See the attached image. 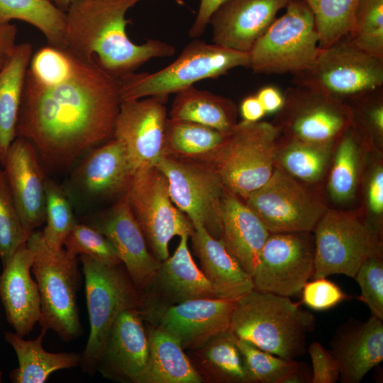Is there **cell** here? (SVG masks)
<instances>
[{"instance_id": "obj_32", "label": "cell", "mask_w": 383, "mask_h": 383, "mask_svg": "<svg viewBox=\"0 0 383 383\" xmlns=\"http://www.w3.org/2000/svg\"><path fill=\"white\" fill-rule=\"evenodd\" d=\"M32 55L30 43L16 44L9 61L0 70V162L16 137L18 111Z\"/></svg>"}, {"instance_id": "obj_47", "label": "cell", "mask_w": 383, "mask_h": 383, "mask_svg": "<svg viewBox=\"0 0 383 383\" xmlns=\"http://www.w3.org/2000/svg\"><path fill=\"white\" fill-rule=\"evenodd\" d=\"M301 292V301L309 309L317 311L332 309L348 298L335 283L326 277L308 281Z\"/></svg>"}, {"instance_id": "obj_46", "label": "cell", "mask_w": 383, "mask_h": 383, "mask_svg": "<svg viewBox=\"0 0 383 383\" xmlns=\"http://www.w3.org/2000/svg\"><path fill=\"white\" fill-rule=\"evenodd\" d=\"M367 218L365 222L379 236L382 232L383 167L381 162L374 164L367 172L365 187Z\"/></svg>"}, {"instance_id": "obj_48", "label": "cell", "mask_w": 383, "mask_h": 383, "mask_svg": "<svg viewBox=\"0 0 383 383\" xmlns=\"http://www.w3.org/2000/svg\"><path fill=\"white\" fill-rule=\"evenodd\" d=\"M312 366V383H335L339 380V368L331 353L318 342L308 348Z\"/></svg>"}, {"instance_id": "obj_5", "label": "cell", "mask_w": 383, "mask_h": 383, "mask_svg": "<svg viewBox=\"0 0 383 383\" xmlns=\"http://www.w3.org/2000/svg\"><path fill=\"white\" fill-rule=\"evenodd\" d=\"M249 55L195 38L176 60L153 73L132 72L118 79L121 101L169 96L205 79L238 67H248Z\"/></svg>"}, {"instance_id": "obj_34", "label": "cell", "mask_w": 383, "mask_h": 383, "mask_svg": "<svg viewBox=\"0 0 383 383\" xmlns=\"http://www.w3.org/2000/svg\"><path fill=\"white\" fill-rule=\"evenodd\" d=\"M12 20L38 28L48 45L67 50L66 13L48 0H0V25Z\"/></svg>"}, {"instance_id": "obj_17", "label": "cell", "mask_w": 383, "mask_h": 383, "mask_svg": "<svg viewBox=\"0 0 383 383\" xmlns=\"http://www.w3.org/2000/svg\"><path fill=\"white\" fill-rule=\"evenodd\" d=\"M91 226L114 247L126 270L138 290L145 289L160 262L150 252L145 235L129 205L127 194Z\"/></svg>"}, {"instance_id": "obj_33", "label": "cell", "mask_w": 383, "mask_h": 383, "mask_svg": "<svg viewBox=\"0 0 383 383\" xmlns=\"http://www.w3.org/2000/svg\"><path fill=\"white\" fill-rule=\"evenodd\" d=\"M368 145L353 126L336 142L328 180V193L333 201L345 203L355 197L362 169V150Z\"/></svg>"}, {"instance_id": "obj_54", "label": "cell", "mask_w": 383, "mask_h": 383, "mask_svg": "<svg viewBox=\"0 0 383 383\" xmlns=\"http://www.w3.org/2000/svg\"><path fill=\"white\" fill-rule=\"evenodd\" d=\"M65 12L67 10L72 0H48Z\"/></svg>"}, {"instance_id": "obj_25", "label": "cell", "mask_w": 383, "mask_h": 383, "mask_svg": "<svg viewBox=\"0 0 383 383\" xmlns=\"http://www.w3.org/2000/svg\"><path fill=\"white\" fill-rule=\"evenodd\" d=\"M135 172L123 143L113 138L93 148L76 170L75 179L89 196H122Z\"/></svg>"}, {"instance_id": "obj_4", "label": "cell", "mask_w": 383, "mask_h": 383, "mask_svg": "<svg viewBox=\"0 0 383 383\" xmlns=\"http://www.w3.org/2000/svg\"><path fill=\"white\" fill-rule=\"evenodd\" d=\"M26 245L34 255L31 271L40 297L39 324L54 331L63 341L78 338L82 328L77 304L80 280L77 258L64 248L49 247L41 231H33Z\"/></svg>"}, {"instance_id": "obj_40", "label": "cell", "mask_w": 383, "mask_h": 383, "mask_svg": "<svg viewBox=\"0 0 383 383\" xmlns=\"http://www.w3.org/2000/svg\"><path fill=\"white\" fill-rule=\"evenodd\" d=\"M45 213L46 225L41 231L42 238L49 247L60 250L76 221L68 198L50 179L45 184Z\"/></svg>"}, {"instance_id": "obj_19", "label": "cell", "mask_w": 383, "mask_h": 383, "mask_svg": "<svg viewBox=\"0 0 383 383\" xmlns=\"http://www.w3.org/2000/svg\"><path fill=\"white\" fill-rule=\"evenodd\" d=\"M289 0H226L209 25L213 43L248 53Z\"/></svg>"}, {"instance_id": "obj_23", "label": "cell", "mask_w": 383, "mask_h": 383, "mask_svg": "<svg viewBox=\"0 0 383 383\" xmlns=\"http://www.w3.org/2000/svg\"><path fill=\"white\" fill-rule=\"evenodd\" d=\"M33 257L26 243L22 245L0 274V299L6 320L14 333L23 338L33 330L40 316L38 286L30 275Z\"/></svg>"}, {"instance_id": "obj_42", "label": "cell", "mask_w": 383, "mask_h": 383, "mask_svg": "<svg viewBox=\"0 0 383 383\" xmlns=\"http://www.w3.org/2000/svg\"><path fill=\"white\" fill-rule=\"evenodd\" d=\"M31 233L23 226L4 172L0 170V258L5 266Z\"/></svg>"}, {"instance_id": "obj_20", "label": "cell", "mask_w": 383, "mask_h": 383, "mask_svg": "<svg viewBox=\"0 0 383 383\" xmlns=\"http://www.w3.org/2000/svg\"><path fill=\"white\" fill-rule=\"evenodd\" d=\"M235 301L219 298L186 301L165 309L159 328L176 338L184 349H201L230 329Z\"/></svg>"}, {"instance_id": "obj_22", "label": "cell", "mask_w": 383, "mask_h": 383, "mask_svg": "<svg viewBox=\"0 0 383 383\" xmlns=\"http://www.w3.org/2000/svg\"><path fill=\"white\" fill-rule=\"evenodd\" d=\"M329 350L343 383H359L383 360L382 320L371 316L365 321L350 320L336 331Z\"/></svg>"}, {"instance_id": "obj_12", "label": "cell", "mask_w": 383, "mask_h": 383, "mask_svg": "<svg viewBox=\"0 0 383 383\" xmlns=\"http://www.w3.org/2000/svg\"><path fill=\"white\" fill-rule=\"evenodd\" d=\"M126 194L152 255L160 262L166 260L172 238L190 236L194 226L172 202L165 176L156 167L137 171Z\"/></svg>"}, {"instance_id": "obj_29", "label": "cell", "mask_w": 383, "mask_h": 383, "mask_svg": "<svg viewBox=\"0 0 383 383\" xmlns=\"http://www.w3.org/2000/svg\"><path fill=\"white\" fill-rule=\"evenodd\" d=\"M228 133L197 123L168 118L164 155L214 166Z\"/></svg>"}, {"instance_id": "obj_55", "label": "cell", "mask_w": 383, "mask_h": 383, "mask_svg": "<svg viewBox=\"0 0 383 383\" xmlns=\"http://www.w3.org/2000/svg\"><path fill=\"white\" fill-rule=\"evenodd\" d=\"M1 152H0V162H1Z\"/></svg>"}, {"instance_id": "obj_44", "label": "cell", "mask_w": 383, "mask_h": 383, "mask_svg": "<svg viewBox=\"0 0 383 383\" xmlns=\"http://www.w3.org/2000/svg\"><path fill=\"white\" fill-rule=\"evenodd\" d=\"M64 245L67 252L75 257L83 255L111 266L121 264L111 243L90 224L76 222Z\"/></svg>"}, {"instance_id": "obj_36", "label": "cell", "mask_w": 383, "mask_h": 383, "mask_svg": "<svg viewBox=\"0 0 383 383\" xmlns=\"http://www.w3.org/2000/svg\"><path fill=\"white\" fill-rule=\"evenodd\" d=\"M311 10L324 48L348 35L359 0H303Z\"/></svg>"}, {"instance_id": "obj_24", "label": "cell", "mask_w": 383, "mask_h": 383, "mask_svg": "<svg viewBox=\"0 0 383 383\" xmlns=\"http://www.w3.org/2000/svg\"><path fill=\"white\" fill-rule=\"evenodd\" d=\"M270 233L260 217L243 199L226 191L221 204L220 240L252 276Z\"/></svg>"}, {"instance_id": "obj_31", "label": "cell", "mask_w": 383, "mask_h": 383, "mask_svg": "<svg viewBox=\"0 0 383 383\" xmlns=\"http://www.w3.org/2000/svg\"><path fill=\"white\" fill-rule=\"evenodd\" d=\"M238 111L232 99L193 85L176 93L169 116L228 133L238 123Z\"/></svg>"}, {"instance_id": "obj_35", "label": "cell", "mask_w": 383, "mask_h": 383, "mask_svg": "<svg viewBox=\"0 0 383 383\" xmlns=\"http://www.w3.org/2000/svg\"><path fill=\"white\" fill-rule=\"evenodd\" d=\"M335 143H309L282 135L276 165L304 183H316L329 167Z\"/></svg>"}, {"instance_id": "obj_41", "label": "cell", "mask_w": 383, "mask_h": 383, "mask_svg": "<svg viewBox=\"0 0 383 383\" xmlns=\"http://www.w3.org/2000/svg\"><path fill=\"white\" fill-rule=\"evenodd\" d=\"M346 102L355 130L374 146L383 140V87L355 96Z\"/></svg>"}, {"instance_id": "obj_6", "label": "cell", "mask_w": 383, "mask_h": 383, "mask_svg": "<svg viewBox=\"0 0 383 383\" xmlns=\"http://www.w3.org/2000/svg\"><path fill=\"white\" fill-rule=\"evenodd\" d=\"M85 280V294L90 324L89 336L81 355L84 372L92 375L104 351L109 333L118 316L124 310L142 307L128 274L119 265L103 264L87 255H79Z\"/></svg>"}, {"instance_id": "obj_3", "label": "cell", "mask_w": 383, "mask_h": 383, "mask_svg": "<svg viewBox=\"0 0 383 383\" xmlns=\"http://www.w3.org/2000/svg\"><path fill=\"white\" fill-rule=\"evenodd\" d=\"M314 326V316L290 297L252 289L235 301L230 329L238 339L295 360L306 351Z\"/></svg>"}, {"instance_id": "obj_18", "label": "cell", "mask_w": 383, "mask_h": 383, "mask_svg": "<svg viewBox=\"0 0 383 383\" xmlns=\"http://www.w3.org/2000/svg\"><path fill=\"white\" fill-rule=\"evenodd\" d=\"M1 163L23 226L32 233L45 219L47 179L37 150L28 140L16 137Z\"/></svg>"}, {"instance_id": "obj_13", "label": "cell", "mask_w": 383, "mask_h": 383, "mask_svg": "<svg viewBox=\"0 0 383 383\" xmlns=\"http://www.w3.org/2000/svg\"><path fill=\"white\" fill-rule=\"evenodd\" d=\"M165 176L171 199L192 222L214 238L221 235V204L226 191L214 166L164 155L156 165Z\"/></svg>"}, {"instance_id": "obj_28", "label": "cell", "mask_w": 383, "mask_h": 383, "mask_svg": "<svg viewBox=\"0 0 383 383\" xmlns=\"http://www.w3.org/2000/svg\"><path fill=\"white\" fill-rule=\"evenodd\" d=\"M149 355L138 383H200L202 377L194 367L178 340L160 328L148 333Z\"/></svg>"}, {"instance_id": "obj_38", "label": "cell", "mask_w": 383, "mask_h": 383, "mask_svg": "<svg viewBox=\"0 0 383 383\" xmlns=\"http://www.w3.org/2000/svg\"><path fill=\"white\" fill-rule=\"evenodd\" d=\"M348 35L360 50L383 59V0H359Z\"/></svg>"}, {"instance_id": "obj_21", "label": "cell", "mask_w": 383, "mask_h": 383, "mask_svg": "<svg viewBox=\"0 0 383 383\" xmlns=\"http://www.w3.org/2000/svg\"><path fill=\"white\" fill-rule=\"evenodd\" d=\"M148 355V337L140 311L126 309L111 326L97 370L113 380L138 383Z\"/></svg>"}, {"instance_id": "obj_26", "label": "cell", "mask_w": 383, "mask_h": 383, "mask_svg": "<svg viewBox=\"0 0 383 383\" xmlns=\"http://www.w3.org/2000/svg\"><path fill=\"white\" fill-rule=\"evenodd\" d=\"M189 237L201 270L217 298L235 301L254 289L252 275L242 267L220 239L201 226L194 228Z\"/></svg>"}, {"instance_id": "obj_11", "label": "cell", "mask_w": 383, "mask_h": 383, "mask_svg": "<svg viewBox=\"0 0 383 383\" xmlns=\"http://www.w3.org/2000/svg\"><path fill=\"white\" fill-rule=\"evenodd\" d=\"M272 122L282 135L305 142L335 144L353 124L348 104L319 90L299 84L287 88Z\"/></svg>"}, {"instance_id": "obj_51", "label": "cell", "mask_w": 383, "mask_h": 383, "mask_svg": "<svg viewBox=\"0 0 383 383\" xmlns=\"http://www.w3.org/2000/svg\"><path fill=\"white\" fill-rule=\"evenodd\" d=\"M256 96L266 113H277L284 105V94L272 86L261 88Z\"/></svg>"}, {"instance_id": "obj_37", "label": "cell", "mask_w": 383, "mask_h": 383, "mask_svg": "<svg viewBox=\"0 0 383 383\" xmlns=\"http://www.w3.org/2000/svg\"><path fill=\"white\" fill-rule=\"evenodd\" d=\"M238 338L228 329L212 338L201 349L210 371L218 380L246 383Z\"/></svg>"}, {"instance_id": "obj_8", "label": "cell", "mask_w": 383, "mask_h": 383, "mask_svg": "<svg viewBox=\"0 0 383 383\" xmlns=\"http://www.w3.org/2000/svg\"><path fill=\"white\" fill-rule=\"evenodd\" d=\"M285 9L248 52V67L254 73L293 75L307 69L319 51L314 17L306 3L289 0Z\"/></svg>"}, {"instance_id": "obj_43", "label": "cell", "mask_w": 383, "mask_h": 383, "mask_svg": "<svg viewBox=\"0 0 383 383\" xmlns=\"http://www.w3.org/2000/svg\"><path fill=\"white\" fill-rule=\"evenodd\" d=\"M76 61L68 50L48 45L32 55L26 75L38 84L53 86L70 77Z\"/></svg>"}, {"instance_id": "obj_1", "label": "cell", "mask_w": 383, "mask_h": 383, "mask_svg": "<svg viewBox=\"0 0 383 383\" xmlns=\"http://www.w3.org/2000/svg\"><path fill=\"white\" fill-rule=\"evenodd\" d=\"M121 102L118 79L96 62L77 59L70 77L53 86L26 75L16 135L30 141L48 165L65 167L113 138Z\"/></svg>"}, {"instance_id": "obj_49", "label": "cell", "mask_w": 383, "mask_h": 383, "mask_svg": "<svg viewBox=\"0 0 383 383\" xmlns=\"http://www.w3.org/2000/svg\"><path fill=\"white\" fill-rule=\"evenodd\" d=\"M226 0H200L195 20L189 30L190 37L198 38L203 35L209 26L211 16Z\"/></svg>"}, {"instance_id": "obj_15", "label": "cell", "mask_w": 383, "mask_h": 383, "mask_svg": "<svg viewBox=\"0 0 383 383\" xmlns=\"http://www.w3.org/2000/svg\"><path fill=\"white\" fill-rule=\"evenodd\" d=\"M311 232L271 233L252 276L254 289L292 297L301 292L314 270Z\"/></svg>"}, {"instance_id": "obj_7", "label": "cell", "mask_w": 383, "mask_h": 383, "mask_svg": "<svg viewBox=\"0 0 383 383\" xmlns=\"http://www.w3.org/2000/svg\"><path fill=\"white\" fill-rule=\"evenodd\" d=\"M281 136L273 123L238 122L214 165L226 189L245 201L263 186L275 168Z\"/></svg>"}, {"instance_id": "obj_27", "label": "cell", "mask_w": 383, "mask_h": 383, "mask_svg": "<svg viewBox=\"0 0 383 383\" xmlns=\"http://www.w3.org/2000/svg\"><path fill=\"white\" fill-rule=\"evenodd\" d=\"M189 238L187 234L180 236L174 252L160 262L148 284L153 285L157 296L163 300L165 309L192 299L217 298L210 282L192 257Z\"/></svg>"}, {"instance_id": "obj_39", "label": "cell", "mask_w": 383, "mask_h": 383, "mask_svg": "<svg viewBox=\"0 0 383 383\" xmlns=\"http://www.w3.org/2000/svg\"><path fill=\"white\" fill-rule=\"evenodd\" d=\"M246 383H281L301 362L265 351L252 343L238 338Z\"/></svg>"}, {"instance_id": "obj_16", "label": "cell", "mask_w": 383, "mask_h": 383, "mask_svg": "<svg viewBox=\"0 0 383 383\" xmlns=\"http://www.w3.org/2000/svg\"><path fill=\"white\" fill-rule=\"evenodd\" d=\"M167 97L150 96L120 104L113 138L125 145L135 173L156 167L164 156Z\"/></svg>"}, {"instance_id": "obj_52", "label": "cell", "mask_w": 383, "mask_h": 383, "mask_svg": "<svg viewBox=\"0 0 383 383\" xmlns=\"http://www.w3.org/2000/svg\"><path fill=\"white\" fill-rule=\"evenodd\" d=\"M243 121L257 122L266 114L256 95L248 96L241 102L239 108Z\"/></svg>"}, {"instance_id": "obj_53", "label": "cell", "mask_w": 383, "mask_h": 383, "mask_svg": "<svg viewBox=\"0 0 383 383\" xmlns=\"http://www.w3.org/2000/svg\"><path fill=\"white\" fill-rule=\"evenodd\" d=\"M312 374H309L301 363L294 371L287 375L281 383H304L311 382Z\"/></svg>"}, {"instance_id": "obj_50", "label": "cell", "mask_w": 383, "mask_h": 383, "mask_svg": "<svg viewBox=\"0 0 383 383\" xmlns=\"http://www.w3.org/2000/svg\"><path fill=\"white\" fill-rule=\"evenodd\" d=\"M18 29L11 23L0 25V70L5 66L16 45Z\"/></svg>"}, {"instance_id": "obj_10", "label": "cell", "mask_w": 383, "mask_h": 383, "mask_svg": "<svg viewBox=\"0 0 383 383\" xmlns=\"http://www.w3.org/2000/svg\"><path fill=\"white\" fill-rule=\"evenodd\" d=\"M292 82L346 101L383 87V59L367 54L343 38L320 48L313 63L293 74Z\"/></svg>"}, {"instance_id": "obj_2", "label": "cell", "mask_w": 383, "mask_h": 383, "mask_svg": "<svg viewBox=\"0 0 383 383\" xmlns=\"http://www.w3.org/2000/svg\"><path fill=\"white\" fill-rule=\"evenodd\" d=\"M142 0H72L66 13L67 50L96 62L119 79L152 58L172 56V45L155 39L138 45L126 33L127 11Z\"/></svg>"}, {"instance_id": "obj_14", "label": "cell", "mask_w": 383, "mask_h": 383, "mask_svg": "<svg viewBox=\"0 0 383 383\" xmlns=\"http://www.w3.org/2000/svg\"><path fill=\"white\" fill-rule=\"evenodd\" d=\"M270 233L311 232L327 208L304 183L275 166L245 201Z\"/></svg>"}, {"instance_id": "obj_30", "label": "cell", "mask_w": 383, "mask_h": 383, "mask_svg": "<svg viewBox=\"0 0 383 383\" xmlns=\"http://www.w3.org/2000/svg\"><path fill=\"white\" fill-rule=\"evenodd\" d=\"M47 331L42 328L36 339L28 340L15 333L5 332V339L13 348L18 361V367L10 374L13 382L44 383L52 372L80 365L79 354L46 351L43 341Z\"/></svg>"}, {"instance_id": "obj_9", "label": "cell", "mask_w": 383, "mask_h": 383, "mask_svg": "<svg viewBox=\"0 0 383 383\" xmlns=\"http://www.w3.org/2000/svg\"><path fill=\"white\" fill-rule=\"evenodd\" d=\"M314 231L311 279L344 274L354 278L370 257L382 254L381 237L357 213L327 209Z\"/></svg>"}, {"instance_id": "obj_45", "label": "cell", "mask_w": 383, "mask_h": 383, "mask_svg": "<svg viewBox=\"0 0 383 383\" xmlns=\"http://www.w3.org/2000/svg\"><path fill=\"white\" fill-rule=\"evenodd\" d=\"M354 279L361 289V300L372 316L383 320L382 254L367 258L358 269Z\"/></svg>"}]
</instances>
